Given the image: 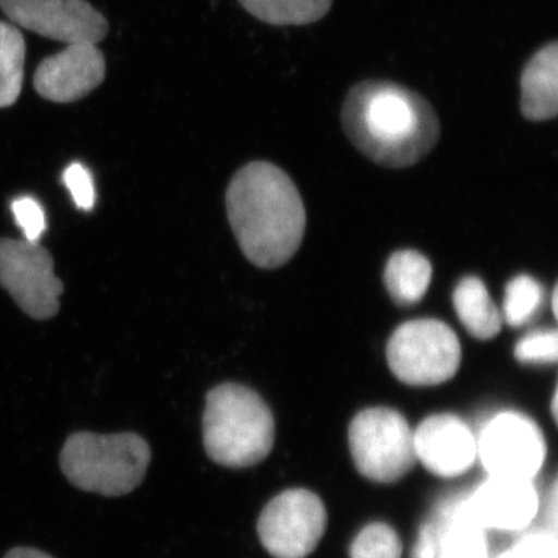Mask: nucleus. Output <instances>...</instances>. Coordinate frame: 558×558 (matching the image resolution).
I'll list each match as a JSON object with an SVG mask.
<instances>
[{"label": "nucleus", "mask_w": 558, "mask_h": 558, "mask_svg": "<svg viewBox=\"0 0 558 558\" xmlns=\"http://www.w3.org/2000/svg\"><path fill=\"white\" fill-rule=\"evenodd\" d=\"M341 123L363 156L387 168L417 163L440 137L432 105L416 92L389 81H363L352 87Z\"/></svg>", "instance_id": "nucleus-1"}, {"label": "nucleus", "mask_w": 558, "mask_h": 558, "mask_svg": "<svg viewBox=\"0 0 558 558\" xmlns=\"http://www.w3.org/2000/svg\"><path fill=\"white\" fill-rule=\"evenodd\" d=\"M226 202L231 229L250 263L278 269L299 252L306 208L281 168L267 161L245 165L231 179Z\"/></svg>", "instance_id": "nucleus-2"}, {"label": "nucleus", "mask_w": 558, "mask_h": 558, "mask_svg": "<svg viewBox=\"0 0 558 558\" xmlns=\"http://www.w3.org/2000/svg\"><path fill=\"white\" fill-rule=\"evenodd\" d=\"M274 442V414L259 395L234 384L208 392L204 446L216 464L252 468L269 457Z\"/></svg>", "instance_id": "nucleus-3"}, {"label": "nucleus", "mask_w": 558, "mask_h": 558, "mask_svg": "<svg viewBox=\"0 0 558 558\" xmlns=\"http://www.w3.org/2000/svg\"><path fill=\"white\" fill-rule=\"evenodd\" d=\"M60 462L65 478L81 490L123 497L145 480L150 449L135 433L80 432L65 440Z\"/></svg>", "instance_id": "nucleus-4"}, {"label": "nucleus", "mask_w": 558, "mask_h": 558, "mask_svg": "<svg viewBox=\"0 0 558 558\" xmlns=\"http://www.w3.org/2000/svg\"><path fill=\"white\" fill-rule=\"evenodd\" d=\"M392 374L411 387H435L453 379L461 365L457 333L439 319L403 323L388 341Z\"/></svg>", "instance_id": "nucleus-5"}, {"label": "nucleus", "mask_w": 558, "mask_h": 558, "mask_svg": "<svg viewBox=\"0 0 558 558\" xmlns=\"http://www.w3.org/2000/svg\"><path fill=\"white\" fill-rule=\"evenodd\" d=\"M349 449L360 475L374 483H396L417 462L409 422L385 407L363 410L352 418Z\"/></svg>", "instance_id": "nucleus-6"}, {"label": "nucleus", "mask_w": 558, "mask_h": 558, "mask_svg": "<svg viewBox=\"0 0 558 558\" xmlns=\"http://www.w3.org/2000/svg\"><path fill=\"white\" fill-rule=\"evenodd\" d=\"M328 526V513L317 495L306 488L282 492L264 508L258 535L275 558H306L317 549Z\"/></svg>", "instance_id": "nucleus-7"}, {"label": "nucleus", "mask_w": 558, "mask_h": 558, "mask_svg": "<svg viewBox=\"0 0 558 558\" xmlns=\"http://www.w3.org/2000/svg\"><path fill=\"white\" fill-rule=\"evenodd\" d=\"M0 286L36 319L54 317L64 292L54 277L53 259L39 242L0 241Z\"/></svg>", "instance_id": "nucleus-8"}, {"label": "nucleus", "mask_w": 558, "mask_h": 558, "mask_svg": "<svg viewBox=\"0 0 558 558\" xmlns=\"http://www.w3.org/2000/svg\"><path fill=\"white\" fill-rule=\"evenodd\" d=\"M488 475L534 480L543 468L546 444L534 421L520 413H501L487 422L476 439Z\"/></svg>", "instance_id": "nucleus-9"}, {"label": "nucleus", "mask_w": 558, "mask_h": 558, "mask_svg": "<svg viewBox=\"0 0 558 558\" xmlns=\"http://www.w3.org/2000/svg\"><path fill=\"white\" fill-rule=\"evenodd\" d=\"M14 25L68 44H98L109 24L86 0H0Z\"/></svg>", "instance_id": "nucleus-10"}, {"label": "nucleus", "mask_w": 558, "mask_h": 558, "mask_svg": "<svg viewBox=\"0 0 558 558\" xmlns=\"http://www.w3.org/2000/svg\"><path fill=\"white\" fill-rule=\"evenodd\" d=\"M416 459L433 475L457 478L478 458V447L472 429L454 414H435L413 432Z\"/></svg>", "instance_id": "nucleus-11"}, {"label": "nucleus", "mask_w": 558, "mask_h": 558, "mask_svg": "<svg viewBox=\"0 0 558 558\" xmlns=\"http://www.w3.org/2000/svg\"><path fill=\"white\" fill-rule=\"evenodd\" d=\"M105 75V54L97 44H70L40 62L35 73V89L53 102L78 101L97 89Z\"/></svg>", "instance_id": "nucleus-12"}, {"label": "nucleus", "mask_w": 558, "mask_h": 558, "mask_svg": "<svg viewBox=\"0 0 558 558\" xmlns=\"http://www.w3.org/2000/svg\"><path fill=\"white\" fill-rule=\"evenodd\" d=\"M538 494L531 480L490 476L465 499L473 520L484 529L523 531L538 512Z\"/></svg>", "instance_id": "nucleus-13"}, {"label": "nucleus", "mask_w": 558, "mask_h": 558, "mask_svg": "<svg viewBox=\"0 0 558 558\" xmlns=\"http://www.w3.org/2000/svg\"><path fill=\"white\" fill-rule=\"evenodd\" d=\"M416 558H488L486 529L470 515L465 499L422 529Z\"/></svg>", "instance_id": "nucleus-14"}, {"label": "nucleus", "mask_w": 558, "mask_h": 558, "mask_svg": "<svg viewBox=\"0 0 558 558\" xmlns=\"http://www.w3.org/2000/svg\"><path fill=\"white\" fill-rule=\"evenodd\" d=\"M521 112L527 120L554 119L558 112V44L543 47L521 75Z\"/></svg>", "instance_id": "nucleus-15"}, {"label": "nucleus", "mask_w": 558, "mask_h": 558, "mask_svg": "<svg viewBox=\"0 0 558 558\" xmlns=\"http://www.w3.org/2000/svg\"><path fill=\"white\" fill-rule=\"evenodd\" d=\"M453 304L462 325L475 339L490 340L501 332V312L480 278L461 279L453 292Z\"/></svg>", "instance_id": "nucleus-16"}, {"label": "nucleus", "mask_w": 558, "mask_h": 558, "mask_svg": "<svg viewBox=\"0 0 558 558\" xmlns=\"http://www.w3.org/2000/svg\"><path fill=\"white\" fill-rule=\"evenodd\" d=\"M432 264L416 250H402L389 258L385 286L399 306H413L424 299L432 282Z\"/></svg>", "instance_id": "nucleus-17"}, {"label": "nucleus", "mask_w": 558, "mask_h": 558, "mask_svg": "<svg viewBox=\"0 0 558 558\" xmlns=\"http://www.w3.org/2000/svg\"><path fill=\"white\" fill-rule=\"evenodd\" d=\"M252 16L271 25H306L325 17L332 0H240Z\"/></svg>", "instance_id": "nucleus-18"}, {"label": "nucleus", "mask_w": 558, "mask_h": 558, "mask_svg": "<svg viewBox=\"0 0 558 558\" xmlns=\"http://www.w3.org/2000/svg\"><path fill=\"white\" fill-rule=\"evenodd\" d=\"M25 40L14 25L0 22V108L20 98L24 83Z\"/></svg>", "instance_id": "nucleus-19"}, {"label": "nucleus", "mask_w": 558, "mask_h": 558, "mask_svg": "<svg viewBox=\"0 0 558 558\" xmlns=\"http://www.w3.org/2000/svg\"><path fill=\"white\" fill-rule=\"evenodd\" d=\"M542 301L543 289L537 279L519 275L506 288L501 317L512 328H521L535 317Z\"/></svg>", "instance_id": "nucleus-20"}, {"label": "nucleus", "mask_w": 558, "mask_h": 558, "mask_svg": "<svg viewBox=\"0 0 558 558\" xmlns=\"http://www.w3.org/2000/svg\"><path fill=\"white\" fill-rule=\"evenodd\" d=\"M351 558H400L402 542L388 524L373 523L363 529L352 542Z\"/></svg>", "instance_id": "nucleus-21"}, {"label": "nucleus", "mask_w": 558, "mask_h": 558, "mask_svg": "<svg viewBox=\"0 0 558 558\" xmlns=\"http://www.w3.org/2000/svg\"><path fill=\"white\" fill-rule=\"evenodd\" d=\"M515 359L524 365H554L557 363V330L543 329L527 333L517 343Z\"/></svg>", "instance_id": "nucleus-22"}, {"label": "nucleus", "mask_w": 558, "mask_h": 558, "mask_svg": "<svg viewBox=\"0 0 558 558\" xmlns=\"http://www.w3.org/2000/svg\"><path fill=\"white\" fill-rule=\"evenodd\" d=\"M11 213L24 233V241L39 242L47 229L43 205L31 196H22L11 204Z\"/></svg>", "instance_id": "nucleus-23"}, {"label": "nucleus", "mask_w": 558, "mask_h": 558, "mask_svg": "<svg viewBox=\"0 0 558 558\" xmlns=\"http://www.w3.org/2000/svg\"><path fill=\"white\" fill-rule=\"evenodd\" d=\"M62 180H64L70 194H72L76 207L83 209V211H90L94 208L95 199H97L90 171L81 163H72L62 174Z\"/></svg>", "instance_id": "nucleus-24"}, {"label": "nucleus", "mask_w": 558, "mask_h": 558, "mask_svg": "<svg viewBox=\"0 0 558 558\" xmlns=\"http://www.w3.org/2000/svg\"><path fill=\"white\" fill-rule=\"evenodd\" d=\"M498 558H558L556 537L546 532L529 534Z\"/></svg>", "instance_id": "nucleus-25"}, {"label": "nucleus", "mask_w": 558, "mask_h": 558, "mask_svg": "<svg viewBox=\"0 0 558 558\" xmlns=\"http://www.w3.org/2000/svg\"><path fill=\"white\" fill-rule=\"evenodd\" d=\"M3 558H53L49 554L43 553V550L33 548H14Z\"/></svg>", "instance_id": "nucleus-26"}, {"label": "nucleus", "mask_w": 558, "mask_h": 558, "mask_svg": "<svg viewBox=\"0 0 558 558\" xmlns=\"http://www.w3.org/2000/svg\"><path fill=\"white\" fill-rule=\"evenodd\" d=\"M557 400H558L557 392H554L553 407H550V409H553V410H550V411H553V416H554V418H556V421H557Z\"/></svg>", "instance_id": "nucleus-27"}, {"label": "nucleus", "mask_w": 558, "mask_h": 558, "mask_svg": "<svg viewBox=\"0 0 558 558\" xmlns=\"http://www.w3.org/2000/svg\"><path fill=\"white\" fill-rule=\"evenodd\" d=\"M553 312H554V315H557V289L554 290V295H553Z\"/></svg>", "instance_id": "nucleus-28"}]
</instances>
